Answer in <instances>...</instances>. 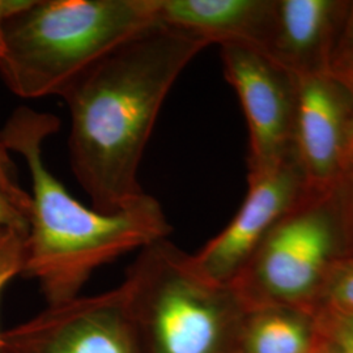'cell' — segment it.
I'll return each instance as SVG.
<instances>
[{
	"label": "cell",
	"instance_id": "obj_1",
	"mask_svg": "<svg viewBox=\"0 0 353 353\" xmlns=\"http://www.w3.org/2000/svg\"><path fill=\"white\" fill-rule=\"evenodd\" d=\"M207 46L190 32L157 23L64 89L71 168L96 211L115 214L145 195L138 173L156 119L178 76Z\"/></svg>",
	"mask_w": 353,
	"mask_h": 353
},
{
	"label": "cell",
	"instance_id": "obj_2",
	"mask_svg": "<svg viewBox=\"0 0 353 353\" xmlns=\"http://www.w3.org/2000/svg\"><path fill=\"white\" fill-rule=\"evenodd\" d=\"M58 127L54 115L21 106L0 131V144L23 156L32 178L23 276L37 280L48 305L79 297L102 265L172 233L161 204L148 194L115 214L76 201L42 157L43 141Z\"/></svg>",
	"mask_w": 353,
	"mask_h": 353
},
{
	"label": "cell",
	"instance_id": "obj_3",
	"mask_svg": "<svg viewBox=\"0 0 353 353\" xmlns=\"http://www.w3.org/2000/svg\"><path fill=\"white\" fill-rule=\"evenodd\" d=\"M159 23V0H29L4 23L3 83L16 96H61L105 55Z\"/></svg>",
	"mask_w": 353,
	"mask_h": 353
},
{
	"label": "cell",
	"instance_id": "obj_4",
	"mask_svg": "<svg viewBox=\"0 0 353 353\" xmlns=\"http://www.w3.org/2000/svg\"><path fill=\"white\" fill-rule=\"evenodd\" d=\"M140 353H233L243 306L169 239L140 250L121 284Z\"/></svg>",
	"mask_w": 353,
	"mask_h": 353
},
{
	"label": "cell",
	"instance_id": "obj_5",
	"mask_svg": "<svg viewBox=\"0 0 353 353\" xmlns=\"http://www.w3.org/2000/svg\"><path fill=\"white\" fill-rule=\"evenodd\" d=\"M347 254L335 191L307 189L270 229L229 287L243 309L305 310L316 303L330 271Z\"/></svg>",
	"mask_w": 353,
	"mask_h": 353
},
{
	"label": "cell",
	"instance_id": "obj_6",
	"mask_svg": "<svg viewBox=\"0 0 353 353\" xmlns=\"http://www.w3.org/2000/svg\"><path fill=\"white\" fill-rule=\"evenodd\" d=\"M3 353H140L122 287L48 305L1 332Z\"/></svg>",
	"mask_w": 353,
	"mask_h": 353
},
{
	"label": "cell",
	"instance_id": "obj_7",
	"mask_svg": "<svg viewBox=\"0 0 353 353\" xmlns=\"http://www.w3.org/2000/svg\"><path fill=\"white\" fill-rule=\"evenodd\" d=\"M248 183L246 196L232 221L190 255L195 271L217 285H230L270 229L307 190L293 152L275 164L249 170Z\"/></svg>",
	"mask_w": 353,
	"mask_h": 353
},
{
	"label": "cell",
	"instance_id": "obj_8",
	"mask_svg": "<svg viewBox=\"0 0 353 353\" xmlns=\"http://www.w3.org/2000/svg\"><path fill=\"white\" fill-rule=\"evenodd\" d=\"M221 59L248 123L249 170L278 163L293 152L294 74L265 51L246 45H223Z\"/></svg>",
	"mask_w": 353,
	"mask_h": 353
},
{
	"label": "cell",
	"instance_id": "obj_9",
	"mask_svg": "<svg viewBox=\"0 0 353 353\" xmlns=\"http://www.w3.org/2000/svg\"><path fill=\"white\" fill-rule=\"evenodd\" d=\"M296 77L293 153L306 188L334 189L353 143L352 101L330 71Z\"/></svg>",
	"mask_w": 353,
	"mask_h": 353
},
{
	"label": "cell",
	"instance_id": "obj_10",
	"mask_svg": "<svg viewBox=\"0 0 353 353\" xmlns=\"http://www.w3.org/2000/svg\"><path fill=\"white\" fill-rule=\"evenodd\" d=\"M350 1L275 0L265 52L293 74L330 71Z\"/></svg>",
	"mask_w": 353,
	"mask_h": 353
},
{
	"label": "cell",
	"instance_id": "obj_11",
	"mask_svg": "<svg viewBox=\"0 0 353 353\" xmlns=\"http://www.w3.org/2000/svg\"><path fill=\"white\" fill-rule=\"evenodd\" d=\"M275 0H159V23L205 42L237 43L265 51Z\"/></svg>",
	"mask_w": 353,
	"mask_h": 353
},
{
	"label": "cell",
	"instance_id": "obj_12",
	"mask_svg": "<svg viewBox=\"0 0 353 353\" xmlns=\"http://www.w3.org/2000/svg\"><path fill=\"white\" fill-rule=\"evenodd\" d=\"M288 306L245 309L233 353H319L321 335Z\"/></svg>",
	"mask_w": 353,
	"mask_h": 353
},
{
	"label": "cell",
	"instance_id": "obj_13",
	"mask_svg": "<svg viewBox=\"0 0 353 353\" xmlns=\"http://www.w3.org/2000/svg\"><path fill=\"white\" fill-rule=\"evenodd\" d=\"M319 313L353 316V254H347L330 271L316 299Z\"/></svg>",
	"mask_w": 353,
	"mask_h": 353
},
{
	"label": "cell",
	"instance_id": "obj_14",
	"mask_svg": "<svg viewBox=\"0 0 353 353\" xmlns=\"http://www.w3.org/2000/svg\"><path fill=\"white\" fill-rule=\"evenodd\" d=\"M28 232L0 224V294L8 283L23 275L26 263V241ZM0 331V353L1 348Z\"/></svg>",
	"mask_w": 353,
	"mask_h": 353
},
{
	"label": "cell",
	"instance_id": "obj_15",
	"mask_svg": "<svg viewBox=\"0 0 353 353\" xmlns=\"http://www.w3.org/2000/svg\"><path fill=\"white\" fill-rule=\"evenodd\" d=\"M334 191L341 211L348 252L353 254V143L334 186Z\"/></svg>",
	"mask_w": 353,
	"mask_h": 353
},
{
	"label": "cell",
	"instance_id": "obj_16",
	"mask_svg": "<svg viewBox=\"0 0 353 353\" xmlns=\"http://www.w3.org/2000/svg\"><path fill=\"white\" fill-rule=\"evenodd\" d=\"M32 208L30 194L21 196L7 189L0 181V224L28 232Z\"/></svg>",
	"mask_w": 353,
	"mask_h": 353
},
{
	"label": "cell",
	"instance_id": "obj_17",
	"mask_svg": "<svg viewBox=\"0 0 353 353\" xmlns=\"http://www.w3.org/2000/svg\"><path fill=\"white\" fill-rule=\"evenodd\" d=\"M321 330L336 335L353 345V316H338L330 313H319Z\"/></svg>",
	"mask_w": 353,
	"mask_h": 353
},
{
	"label": "cell",
	"instance_id": "obj_18",
	"mask_svg": "<svg viewBox=\"0 0 353 353\" xmlns=\"http://www.w3.org/2000/svg\"><path fill=\"white\" fill-rule=\"evenodd\" d=\"M330 72L335 76L343 87L347 89L353 108V55L350 54H338L335 55ZM353 127V123H352Z\"/></svg>",
	"mask_w": 353,
	"mask_h": 353
},
{
	"label": "cell",
	"instance_id": "obj_19",
	"mask_svg": "<svg viewBox=\"0 0 353 353\" xmlns=\"http://www.w3.org/2000/svg\"><path fill=\"white\" fill-rule=\"evenodd\" d=\"M0 181L6 185L7 189L11 190L14 194L21 195V196L29 195L19 185L16 168L13 165L10 154H8V151L1 144H0Z\"/></svg>",
	"mask_w": 353,
	"mask_h": 353
},
{
	"label": "cell",
	"instance_id": "obj_20",
	"mask_svg": "<svg viewBox=\"0 0 353 353\" xmlns=\"http://www.w3.org/2000/svg\"><path fill=\"white\" fill-rule=\"evenodd\" d=\"M321 335V351L319 353H353L351 343L341 339L336 335H332L327 331L318 328Z\"/></svg>",
	"mask_w": 353,
	"mask_h": 353
},
{
	"label": "cell",
	"instance_id": "obj_21",
	"mask_svg": "<svg viewBox=\"0 0 353 353\" xmlns=\"http://www.w3.org/2000/svg\"><path fill=\"white\" fill-rule=\"evenodd\" d=\"M338 54L353 55V1H350L348 10L345 13L341 39H339L338 50L335 55H338Z\"/></svg>",
	"mask_w": 353,
	"mask_h": 353
},
{
	"label": "cell",
	"instance_id": "obj_22",
	"mask_svg": "<svg viewBox=\"0 0 353 353\" xmlns=\"http://www.w3.org/2000/svg\"><path fill=\"white\" fill-rule=\"evenodd\" d=\"M29 0H0V58L4 54V23L12 16L13 13L20 11L28 4Z\"/></svg>",
	"mask_w": 353,
	"mask_h": 353
}]
</instances>
